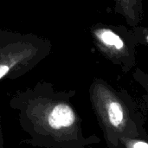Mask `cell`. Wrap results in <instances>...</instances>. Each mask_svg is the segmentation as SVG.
I'll return each mask as SVG.
<instances>
[{
	"label": "cell",
	"instance_id": "cell-9",
	"mask_svg": "<svg viewBox=\"0 0 148 148\" xmlns=\"http://www.w3.org/2000/svg\"><path fill=\"white\" fill-rule=\"evenodd\" d=\"M143 35H145V41L148 43V30L145 29V33H143Z\"/></svg>",
	"mask_w": 148,
	"mask_h": 148
},
{
	"label": "cell",
	"instance_id": "cell-6",
	"mask_svg": "<svg viewBox=\"0 0 148 148\" xmlns=\"http://www.w3.org/2000/svg\"><path fill=\"white\" fill-rule=\"evenodd\" d=\"M120 148H148V138H122Z\"/></svg>",
	"mask_w": 148,
	"mask_h": 148
},
{
	"label": "cell",
	"instance_id": "cell-3",
	"mask_svg": "<svg viewBox=\"0 0 148 148\" xmlns=\"http://www.w3.org/2000/svg\"><path fill=\"white\" fill-rule=\"evenodd\" d=\"M128 35H123L121 29L115 27L98 26L92 29V36L100 51L125 72L135 64V40Z\"/></svg>",
	"mask_w": 148,
	"mask_h": 148
},
{
	"label": "cell",
	"instance_id": "cell-1",
	"mask_svg": "<svg viewBox=\"0 0 148 148\" xmlns=\"http://www.w3.org/2000/svg\"><path fill=\"white\" fill-rule=\"evenodd\" d=\"M75 94L57 91L47 82L16 91L10 107L17 112L20 127L29 136L21 143L39 148H88L98 144L100 138L83 133L82 120L71 101Z\"/></svg>",
	"mask_w": 148,
	"mask_h": 148
},
{
	"label": "cell",
	"instance_id": "cell-5",
	"mask_svg": "<svg viewBox=\"0 0 148 148\" xmlns=\"http://www.w3.org/2000/svg\"><path fill=\"white\" fill-rule=\"evenodd\" d=\"M115 11L123 16L127 23L136 27L142 13V0H115Z\"/></svg>",
	"mask_w": 148,
	"mask_h": 148
},
{
	"label": "cell",
	"instance_id": "cell-7",
	"mask_svg": "<svg viewBox=\"0 0 148 148\" xmlns=\"http://www.w3.org/2000/svg\"><path fill=\"white\" fill-rule=\"evenodd\" d=\"M134 79L136 80L137 82L140 83V85L143 88V89L145 90V95L143 96L145 102L148 108V75L145 74L144 72H142L141 70H140L139 69L136 70V72L134 75Z\"/></svg>",
	"mask_w": 148,
	"mask_h": 148
},
{
	"label": "cell",
	"instance_id": "cell-4",
	"mask_svg": "<svg viewBox=\"0 0 148 148\" xmlns=\"http://www.w3.org/2000/svg\"><path fill=\"white\" fill-rule=\"evenodd\" d=\"M42 56V47L35 42L18 40L0 47V81L16 79L31 69Z\"/></svg>",
	"mask_w": 148,
	"mask_h": 148
},
{
	"label": "cell",
	"instance_id": "cell-2",
	"mask_svg": "<svg viewBox=\"0 0 148 148\" xmlns=\"http://www.w3.org/2000/svg\"><path fill=\"white\" fill-rule=\"evenodd\" d=\"M89 98L108 148H120L122 138H148L143 118L128 95L96 79L89 88Z\"/></svg>",
	"mask_w": 148,
	"mask_h": 148
},
{
	"label": "cell",
	"instance_id": "cell-8",
	"mask_svg": "<svg viewBox=\"0 0 148 148\" xmlns=\"http://www.w3.org/2000/svg\"><path fill=\"white\" fill-rule=\"evenodd\" d=\"M4 140H3V128H2V125L0 122V148H4Z\"/></svg>",
	"mask_w": 148,
	"mask_h": 148
}]
</instances>
